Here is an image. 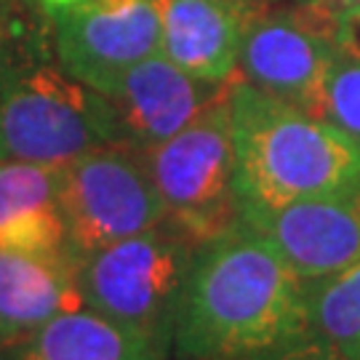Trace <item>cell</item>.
<instances>
[{"mask_svg":"<svg viewBox=\"0 0 360 360\" xmlns=\"http://www.w3.org/2000/svg\"><path fill=\"white\" fill-rule=\"evenodd\" d=\"M307 281L235 221L198 245L171 339L176 360H238L307 331Z\"/></svg>","mask_w":360,"mask_h":360,"instance_id":"cell-1","label":"cell"},{"mask_svg":"<svg viewBox=\"0 0 360 360\" xmlns=\"http://www.w3.org/2000/svg\"><path fill=\"white\" fill-rule=\"evenodd\" d=\"M230 115L238 211L360 184V144L321 117L240 77L232 83Z\"/></svg>","mask_w":360,"mask_h":360,"instance_id":"cell-2","label":"cell"},{"mask_svg":"<svg viewBox=\"0 0 360 360\" xmlns=\"http://www.w3.org/2000/svg\"><path fill=\"white\" fill-rule=\"evenodd\" d=\"M102 144H123L110 102L38 32L0 27V160L62 166Z\"/></svg>","mask_w":360,"mask_h":360,"instance_id":"cell-3","label":"cell"},{"mask_svg":"<svg viewBox=\"0 0 360 360\" xmlns=\"http://www.w3.org/2000/svg\"><path fill=\"white\" fill-rule=\"evenodd\" d=\"M198 240L171 221L75 259L83 307L171 349Z\"/></svg>","mask_w":360,"mask_h":360,"instance_id":"cell-4","label":"cell"},{"mask_svg":"<svg viewBox=\"0 0 360 360\" xmlns=\"http://www.w3.org/2000/svg\"><path fill=\"white\" fill-rule=\"evenodd\" d=\"M142 158L166 206V219L198 243L238 221L230 94L174 136L144 147Z\"/></svg>","mask_w":360,"mask_h":360,"instance_id":"cell-5","label":"cell"},{"mask_svg":"<svg viewBox=\"0 0 360 360\" xmlns=\"http://www.w3.org/2000/svg\"><path fill=\"white\" fill-rule=\"evenodd\" d=\"M59 203L72 259L166 221L142 150L102 144L59 166Z\"/></svg>","mask_w":360,"mask_h":360,"instance_id":"cell-6","label":"cell"},{"mask_svg":"<svg viewBox=\"0 0 360 360\" xmlns=\"http://www.w3.org/2000/svg\"><path fill=\"white\" fill-rule=\"evenodd\" d=\"M336 19L312 8L270 6L243 25L238 77L309 112L323 75L339 53Z\"/></svg>","mask_w":360,"mask_h":360,"instance_id":"cell-7","label":"cell"},{"mask_svg":"<svg viewBox=\"0 0 360 360\" xmlns=\"http://www.w3.org/2000/svg\"><path fill=\"white\" fill-rule=\"evenodd\" d=\"M49 13L59 62L94 91L160 53V0H75Z\"/></svg>","mask_w":360,"mask_h":360,"instance_id":"cell-8","label":"cell"},{"mask_svg":"<svg viewBox=\"0 0 360 360\" xmlns=\"http://www.w3.org/2000/svg\"><path fill=\"white\" fill-rule=\"evenodd\" d=\"M238 221L259 232L302 278L318 281L360 259V184L272 208H240Z\"/></svg>","mask_w":360,"mask_h":360,"instance_id":"cell-9","label":"cell"},{"mask_svg":"<svg viewBox=\"0 0 360 360\" xmlns=\"http://www.w3.org/2000/svg\"><path fill=\"white\" fill-rule=\"evenodd\" d=\"M235 77L224 83L203 80L155 53L120 72L99 94L115 112L123 144L144 150L174 136L203 110L224 99Z\"/></svg>","mask_w":360,"mask_h":360,"instance_id":"cell-10","label":"cell"},{"mask_svg":"<svg viewBox=\"0 0 360 360\" xmlns=\"http://www.w3.org/2000/svg\"><path fill=\"white\" fill-rule=\"evenodd\" d=\"M80 307L72 259L0 248V347Z\"/></svg>","mask_w":360,"mask_h":360,"instance_id":"cell-11","label":"cell"},{"mask_svg":"<svg viewBox=\"0 0 360 360\" xmlns=\"http://www.w3.org/2000/svg\"><path fill=\"white\" fill-rule=\"evenodd\" d=\"M0 248L72 259L59 203V166L0 160Z\"/></svg>","mask_w":360,"mask_h":360,"instance_id":"cell-12","label":"cell"},{"mask_svg":"<svg viewBox=\"0 0 360 360\" xmlns=\"http://www.w3.org/2000/svg\"><path fill=\"white\" fill-rule=\"evenodd\" d=\"M243 22L217 0H160V56L214 83L238 75Z\"/></svg>","mask_w":360,"mask_h":360,"instance_id":"cell-13","label":"cell"},{"mask_svg":"<svg viewBox=\"0 0 360 360\" xmlns=\"http://www.w3.org/2000/svg\"><path fill=\"white\" fill-rule=\"evenodd\" d=\"M0 360H171V349L80 307L3 345Z\"/></svg>","mask_w":360,"mask_h":360,"instance_id":"cell-14","label":"cell"},{"mask_svg":"<svg viewBox=\"0 0 360 360\" xmlns=\"http://www.w3.org/2000/svg\"><path fill=\"white\" fill-rule=\"evenodd\" d=\"M307 331L349 360H360V259L339 272L307 281Z\"/></svg>","mask_w":360,"mask_h":360,"instance_id":"cell-15","label":"cell"},{"mask_svg":"<svg viewBox=\"0 0 360 360\" xmlns=\"http://www.w3.org/2000/svg\"><path fill=\"white\" fill-rule=\"evenodd\" d=\"M309 115L331 123L360 144V59L336 53L318 86Z\"/></svg>","mask_w":360,"mask_h":360,"instance_id":"cell-16","label":"cell"},{"mask_svg":"<svg viewBox=\"0 0 360 360\" xmlns=\"http://www.w3.org/2000/svg\"><path fill=\"white\" fill-rule=\"evenodd\" d=\"M238 360H349L347 355H342L336 347H331L328 342H323L318 336L304 334L294 339V342H285L281 347H272L267 352H259V355H248V358Z\"/></svg>","mask_w":360,"mask_h":360,"instance_id":"cell-17","label":"cell"},{"mask_svg":"<svg viewBox=\"0 0 360 360\" xmlns=\"http://www.w3.org/2000/svg\"><path fill=\"white\" fill-rule=\"evenodd\" d=\"M272 6H296V8H312V11H323L339 16L347 8L360 6V0H272Z\"/></svg>","mask_w":360,"mask_h":360,"instance_id":"cell-18","label":"cell"},{"mask_svg":"<svg viewBox=\"0 0 360 360\" xmlns=\"http://www.w3.org/2000/svg\"><path fill=\"white\" fill-rule=\"evenodd\" d=\"M219 6H224V8H230L240 22H248V19H254L259 13H264L267 8L272 6V0H217Z\"/></svg>","mask_w":360,"mask_h":360,"instance_id":"cell-19","label":"cell"},{"mask_svg":"<svg viewBox=\"0 0 360 360\" xmlns=\"http://www.w3.org/2000/svg\"><path fill=\"white\" fill-rule=\"evenodd\" d=\"M38 3H43L49 11H56V8H65V6L75 3V0H38Z\"/></svg>","mask_w":360,"mask_h":360,"instance_id":"cell-20","label":"cell"}]
</instances>
